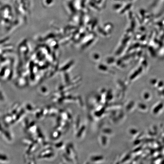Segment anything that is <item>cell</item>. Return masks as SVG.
Wrapping results in <instances>:
<instances>
[{
  "instance_id": "6da1fadb",
  "label": "cell",
  "mask_w": 164,
  "mask_h": 164,
  "mask_svg": "<svg viewBox=\"0 0 164 164\" xmlns=\"http://www.w3.org/2000/svg\"><path fill=\"white\" fill-rule=\"evenodd\" d=\"M130 1H136V0H129Z\"/></svg>"
}]
</instances>
